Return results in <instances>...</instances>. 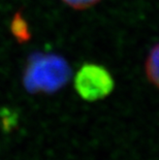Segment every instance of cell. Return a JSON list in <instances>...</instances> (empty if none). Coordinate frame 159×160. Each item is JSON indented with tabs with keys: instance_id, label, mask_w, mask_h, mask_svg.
Wrapping results in <instances>:
<instances>
[{
	"instance_id": "6da1fadb",
	"label": "cell",
	"mask_w": 159,
	"mask_h": 160,
	"mask_svg": "<svg viewBox=\"0 0 159 160\" xmlns=\"http://www.w3.org/2000/svg\"><path fill=\"white\" fill-rule=\"evenodd\" d=\"M72 77L69 64L56 54H34L28 59L23 83L31 93L51 94L60 90Z\"/></svg>"
},
{
	"instance_id": "7a4b0ae2",
	"label": "cell",
	"mask_w": 159,
	"mask_h": 160,
	"mask_svg": "<svg viewBox=\"0 0 159 160\" xmlns=\"http://www.w3.org/2000/svg\"><path fill=\"white\" fill-rule=\"evenodd\" d=\"M73 85L83 99L96 101L107 97L113 92L115 81L104 66L97 63H85L77 69Z\"/></svg>"
},
{
	"instance_id": "3957f363",
	"label": "cell",
	"mask_w": 159,
	"mask_h": 160,
	"mask_svg": "<svg viewBox=\"0 0 159 160\" xmlns=\"http://www.w3.org/2000/svg\"><path fill=\"white\" fill-rule=\"evenodd\" d=\"M158 58H159V52H158V46L155 45L149 52L148 56L146 58L145 62V70L148 80L154 85L155 87L158 86Z\"/></svg>"
},
{
	"instance_id": "277c9868",
	"label": "cell",
	"mask_w": 159,
	"mask_h": 160,
	"mask_svg": "<svg viewBox=\"0 0 159 160\" xmlns=\"http://www.w3.org/2000/svg\"><path fill=\"white\" fill-rule=\"evenodd\" d=\"M11 31L19 42H25L31 37L28 24H27L26 20L23 18V16L19 12L12 20Z\"/></svg>"
},
{
	"instance_id": "5b68a950",
	"label": "cell",
	"mask_w": 159,
	"mask_h": 160,
	"mask_svg": "<svg viewBox=\"0 0 159 160\" xmlns=\"http://www.w3.org/2000/svg\"><path fill=\"white\" fill-rule=\"evenodd\" d=\"M62 1L74 9H87L95 5L100 0H62Z\"/></svg>"
}]
</instances>
